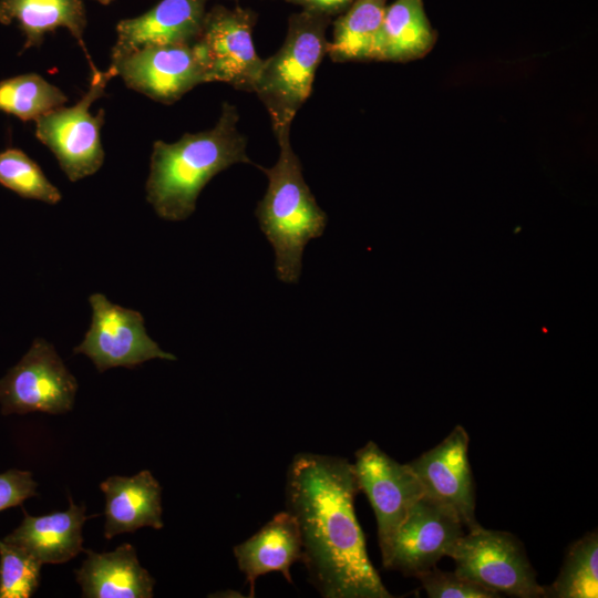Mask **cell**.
Instances as JSON below:
<instances>
[{
	"label": "cell",
	"instance_id": "23",
	"mask_svg": "<svg viewBox=\"0 0 598 598\" xmlns=\"http://www.w3.org/2000/svg\"><path fill=\"white\" fill-rule=\"evenodd\" d=\"M66 102L59 87L35 73L0 81V112L22 121H35Z\"/></svg>",
	"mask_w": 598,
	"mask_h": 598
},
{
	"label": "cell",
	"instance_id": "13",
	"mask_svg": "<svg viewBox=\"0 0 598 598\" xmlns=\"http://www.w3.org/2000/svg\"><path fill=\"white\" fill-rule=\"evenodd\" d=\"M470 436L462 425L433 448L409 462L424 493L452 508L468 530L475 518L474 482L468 461Z\"/></svg>",
	"mask_w": 598,
	"mask_h": 598
},
{
	"label": "cell",
	"instance_id": "25",
	"mask_svg": "<svg viewBox=\"0 0 598 598\" xmlns=\"http://www.w3.org/2000/svg\"><path fill=\"white\" fill-rule=\"evenodd\" d=\"M42 563L0 539V598H30L41 580Z\"/></svg>",
	"mask_w": 598,
	"mask_h": 598
},
{
	"label": "cell",
	"instance_id": "2",
	"mask_svg": "<svg viewBox=\"0 0 598 598\" xmlns=\"http://www.w3.org/2000/svg\"><path fill=\"white\" fill-rule=\"evenodd\" d=\"M235 105L224 102L215 126L186 133L175 143L156 141L146 181V200L158 217L169 221L188 218L198 195L218 173L235 164H254L247 140L237 128Z\"/></svg>",
	"mask_w": 598,
	"mask_h": 598
},
{
	"label": "cell",
	"instance_id": "15",
	"mask_svg": "<svg viewBox=\"0 0 598 598\" xmlns=\"http://www.w3.org/2000/svg\"><path fill=\"white\" fill-rule=\"evenodd\" d=\"M100 488L105 495V538L145 526L163 528L162 487L148 470L130 477L110 476Z\"/></svg>",
	"mask_w": 598,
	"mask_h": 598
},
{
	"label": "cell",
	"instance_id": "7",
	"mask_svg": "<svg viewBox=\"0 0 598 598\" xmlns=\"http://www.w3.org/2000/svg\"><path fill=\"white\" fill-rule=\"evenodd\" d=\"M257 13L235 6L216 4L206 11L194 45L205 65L209 82H225L236 90L255 92L264 63L252 42Z\"/></svg>",
	"mask_w": 598,
	"mask_h": 598
},
{
	"label": "cell",
	"instance_id": "26",
	"mask_svg": "<svg viewBox=\"0 0 598 598\" xmlns=\"http://www.w3.org/2000/svg\"><path fill=\"white\" fill-rule=\"evenodd\" d=\"M431 598H496L499 594L475 584L455 571L433 566L416 576Z\"/></svg>",
	"mask_w": 598,
	"mask_h": 598
},
{
	"label": "cell",
	"instance_id": "21",
	"mask_svg": "<svg viewBox=\"0 0 598 598\" xmlns=\"http://www.w3.org/2000/svg\"><path fill=\"white\" fill-rule=\"evenodd\" d=\"M386 0H354L333 21L332 40L327 54L333 62L372 61Z\"/></svg>",
	"mask_w": 598,
	"mask_h": 598
},
{
	"label": "cell",
	"instance_id": "8",
	"mask_svg": "<svg viewBox=\"0 0 598 598\" xmlns=\"http://www.w3.org/2000/svg\"><path fill=\"white\" fill-rule=\"evenodd\" d=\"M78 382L52 343L35 338L21 360L0 379L1 412L62 414L73 408Z\"/></svg>",
	"mask_w": 598,
	"mask_h": 598
},
{
	"label": "cell",
	"instance_id": "1",
	"mask_svg": "<svg viewBox=\"0 0 598 598\" xmlns=\"http://www.w3.org/2000/svg\"><path fill=\"white\" fill-rule=\"evenodd\" d=\"M353 464L316 453L296 454L287 471L286 511L302 540L308 580L324 598H391L367 553L354 499Z\"/></svg>",
	"mask_w": 598,
	"mask_h": 598
},
{
	"label": "cell",
	"instance_id": "29",
	"mask_svg": "<svg viewBox=\"0 0 598 598\" xmlns=\"http://www.w3.org/2000/svg\"><path fill=\"white\" fill-rule=\"evenodd\" d=\"M94 1H97L99 3L104 4V6H107L111 2H113L114 0H94Z\"/></svg>",
	"mask_w": 598,
	"mask_h": 598
},
{
	"label": "cell",
	"instance_id": "3",
	"mask_svg": "<svg viewBox=\"0 0 598 598\" xmlns=\"http://www.w3.org/2000/svg\"><path fill=\"white\" fill-rule=\"evenodd\" d=\"M290 127L275 134L279 144L276 164L269 168L256 165L267 176L268 187L255 215L274 249L277 278L296 283L305 247L323 234L328 216L303 178L300 159L290 143Z\"/></svg>",
	"mask_w": 598,
	"mask_h": 598
},
{
	"label": "cell",
	"instance_id": "6",
	"mask_svg": "<svg viewBox=\"0 0 598 598\" xmlns=\"http://www.w3.org/2000/svg\"><path fill=\"white\" fill-rule=\"evenodd\" d=\"M448 557L455 561L457 575L497 594L545 597L522 544L507 532L482 526L470 529L457 539Z\"/></svg>",
	"mask_w": 598,
	"mask_h": 598
},
{
	"label": "cell",
	"instance_id": "18",
	"mask_svg": "<svg viewBox=\"0 0 598 598\" xmlns=\"http://www.w3.org/2000/svg\"><path fill=\"white\" fill-rule=\"evenodd\" d=\"M69 508L43 516H31L24 509L21 524L3 540L16 545L42 564H62L83 551L82 527L85 505H76L71 496Z\"/></svg>",
	"mask_w": 598,
	"mask_h": 598
},
{
	"label": "cell",
	"instance_id": "24",
	"mask_svg": "<svg viewBox=\"0 0 598 598\" xmlns=\"http://www.w3.org/2000/svg\"><path fill=\"white\" fill-rule=\"evenodd\" d=\"M0 184L23 198L50 205L62 199L61 192L47 178L41 167L18 148L0 153Z\"/></svg>",
	"mask_w": 598,
	"mask_h": 598
},
{
	"label": "cell",
	"instance_id": "14",
	"mask_svg": "<svg viewBox=\"0 0 598 598\" xmlns=\"http://www.w3.org/2000/svg\"><path fill=\"white\" fill-rule=\"evenodd\" d=\"M208 1L161 0L141 16L120 20L111 62L151 45L195 43L202 31Z\"/></svg>",
	"mask_w": 598,
	"mask_h": 598
},
{
	"label": "cell",
	"instance_id": "11",
	"mask_svg": "<svg viewBox=\"0 0 598 598\" xmlns=\"http://www.w3.org/2000/svg\"><path fill=\"white\" fill-rule=\"evenodd\" d=\"M463 534L457 514L424 493L398 528L383 567L416 577L448 557Z\"/></svg>",
	"mask_w": 598,
	"mask_h": 598
},
{
	"label": "cell",
	"instance_id": "17",
	"mask_svg": "<svg viewBox=\"0 0 598 598\" xmlns=\"http://www.w3.org/2000/svg\"><path fill=\"white\" fill-rule=\"evenodd\" d=\"M86 558L74 571L85 598H151L155 579L142 567L136 550L123 544L113 551L83 549Z\"/></svg>",
	"mask_w": 598,
	"mask_h": 598
},
{
	"label": "cell",
	"instance_id": "19",
	"mask_svg": "<svg viewBox=\"0 0 598 598\" xmlns=\"http://www.w3.org/2000/svg\"><path fill=\"white\" fill-rule=\"evenodd\" d=\"M14 21L25 35L23 50L41 45L47 33L65 28L85 53L91 71L97 70L83 39L87 20L82 0H0V23Z\"/></svg>",
	"mask_w": 598,
	"mask_h": 598
},
{
	"label": "cell",
	"instance_id": "10",
	"mask_svg": "<svg viewBox=\"0 0 598 598\" xmlns=\"http://www.w3.org/2000/svg\"><path fill=\"white\" fill-rule=\"evenodd\" d=\"M352 464L359 491L368 497L377 518L383 563L398 528L424 489L408 463H399L373 441L355 452Z\"/></svg>",
	"mask_w": 598,
	"mask_h": 598
},
{
	"label": "cell",
	"instance_id": "12",
	"mask_svg": "<svg viewBox=\"0 0 598 598\" xmlns=\"http://www.w3.org/2000/svg\"><path fill=\"white\" fill-rule=\"evenodd\" d=\"M111 65L128 89L167 105L209 82L194 43L146 47Z\"/></svg>",
	"mask_w": 598,
	"mask_h": 598
},
{
	"label": "cell",
	"instance_id": "28",
	"mask_svg": "<svg viewBox=\"0 0 598 598\" xmlns=\"http://www.w3.org/2000/svg\"><path fill=\"white\" fill-rule=\"evenodd\" d=\"M286 2L300 6L305 10H310L330 17H338L343 13L354 0H283Z\"/></svg>",
	"mask_w": 598,
	"mask_h": 598
},
{
	"label": "cell",
	"instance_id": "16",
	"mask_svg": "<svg viewBox=\"0 0 598 598\" xmlns=\"http://www.w3.org/2000/svg\"><path fill=\"white\" fill-rule=\"evenodd\" d=\"M240 571L254 597L258 577L279 571L292 584L290 568L302 560V540L296 518L288 511L277 513L248 539L234 547Z\"/></svg>",
	"mask_w": 598,
	"mask_h": 598
},
{
	"label": "cell",
	"instance_id": "22",
	"mask_svg": "<svg viewBox=\"0 0 598 598\" xmlns=\"http://www.w3.org/2000/svg\"><path fill=\"white\" fill-rule=\"evenodd\" d=\"M544 591L547 598L598 597L597 530L588 532L569 546L557 578L544 586Z\"/></svg>",
	"mask_w": 598,
	"mask_h": 598
},
{
	"label": "cell",
	"instance_id": "9",
	"mask_svg": "<svg viewBox=\"0 0 598 598\" xmlns=\"http://www.w3.org/2000/svg\"><path fill=\"white\" fill-rule=\"evenodd\" d=\"M89 302L91 324L73 352L90 358L99 372L116 367L132 369L152 359L176 360L147 334L140 311L113 303L100 292L92 293Z\"/></svg>",
	"mask_w": 598,
	"mask_h": 598
},
{
	"label": "cell",
	"instance_id": "27",
	"mask_svg": "<svg viewBox=\"0 0 598 598\" xmlns=\"http://www.w3.org/2000/svg\"><path fill=\"white\" fill-rule=\"evenodd\" d=\"M38 483L30 471L17 468L0 474V512L21 505L37 495Z\"/></svg>",
	"mask_w": 598,
	"mask_h": 598
},
{
	"label": "cell",
	"instance_id": "20",
	"mask_svg": "<svg viewBox=\"0 0 598 598\" xmlns=\"http://www.w3.org/2000/svg\"><path fill=\"white\" fill-rule=\"evenodd\" d=\"M436 42L423 0H394L386 6L372 61L409 62L425 56Z\"/></svg>",
	"mask_w": 598,
	"mask_h": 598
},
{
	"label": "cell",
	"instance_id": "4",
	"mask_svg": "<svg viewBox=\"0 0 598 598\" xmlns=\"http://www.w3.org/2000/svg\"><path fill=\"white\" fill-rule=\"evenodd\" d=\"M332 19L302 9L292 13L280 49L264 60L255 92L267 109L276 134L310 96L318 66L327 54L326 37Z\"/></svg>",
	"mask_w": 598,
	"mask_h": 598
},
{
	"label": "cell",
	"instance_id": "5",
	"mask_svg": "<svg viewBox=\"0 0 598 598\" xmlns=\"http://www.w3.org/2000/svg\"><path fill=\"white\" fill-rule=\"evenodd\" d=\"M117 76L113 65L92 72L89 90L70 107H58L35 120V136L55 156L70 182L95 174L104 162L101 128L105 112L91 114L94 101L105 95L109 81Z\"/></svg>",
	"mask_w": 598,
	"mask_h": 598
}]
</instances>
